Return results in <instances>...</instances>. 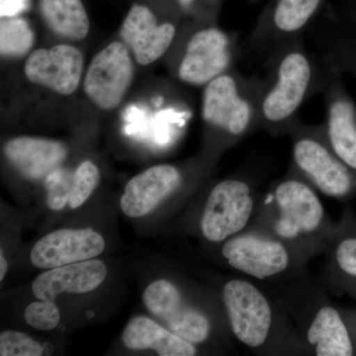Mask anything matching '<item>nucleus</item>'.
I'll return each mask as SVG.
<instances>
[{
    "label": "nucleus",
    "instance_id": "16",
    "mask_svg": "<svg viewBox=\"0 0 356 356\" xmlns=\"http://www.w3.org/2000/svg\"><path fill=\"white\" fill-rule=\"evenodd\" d=\"M182 173L172 165H158L135 175L126 184L121 197V209L131 218L144 217L177 191L182 184Z\"/></svg>",
    "mask_w": 356,
    "mask_h": 356
},
{
    "label": "nucleus",
    "instance_id": "3",
    "mask_svg": "<svg viewBox=\"0 0 356 356\" xmlns=\"http://www.w3.org/2000/svg\"><path fill=\"white\" fill-rule=\"evenodd\" d=\"M175 44V76L180 83L193 88H204L235 69L241 56L238 35L211 22H201L179 32Z\"/></svg>",
    "mask_w": 356,
    "mask_h": 356
},
{
    "label": "nucleus",
    "instance_id": "22",
    "mask_svg": "<svg viewBox=\"0 0 356 356\" xmlns=\"http://www.w3.org/2000/svg\"><path fill=\"white\" fill-rule=\"evenodd\" d=\"M310 33L318 54L356 81V28L339 21Z\"/></svg>",
    "mask_w": 356,
    "mask_h": 356
},
{
    "label": "nucleus",
    "instance_id": "2",
    "mask_svg": "<svg viewBox=\"0 0 356 356\" xmlns=\"http://www.w3.org/2000/svg\"><path fill=\"white\" fill-rule=\"evenodd\" d=\"M266 77L245 76L235 69L204 86L201 117L208 133L231 145L259 129V105Z\"/></svg>",
    "mask_w": 356,
    "mask_h": 356
},
{
    "label": "nucleus",
    "instance_id": "31",
    "mask_svg": "<svg viewBox=\"0 0 356 356\" xmlns=\"http://www.w3.org/2000/svg\"><path fill=\"white\" fill-rule=\"evenodd\" d=\"M353 1L355 2L356 4V0H353ZM341 22L344 23V24L353 26V27L356 28V8L355 10L351 13L350 15L348 16V18H346V19L341 21Z\"/></svg>",
    "mask_w": 356,
    "mask_h": 356
},
{
    "label": "nucleus",
    "instance_id": "17",
    "mask_svg": "<svg viewBox=\"0 0 356 356\" xmlns=\"http://www.w3.org/2000/svg\"><path fill=\"white\" fill-rule=\"evenodd\" d=\"M106 276V264L99 259L74 262L39 274L33 282L32 291L39 300L54 302L62 293L83 294L93 291Z\"/></svg>",
    "mask_w": 356,
    "mask_h": 356
},
{
    "label": "nucleus",
    "instance_id": "29",
    "mask_svg": "<svg viewBox=\"0 0 356 356\" xmlns=\"http://www.w3.org/2000/svg\"><path fill=\"white\" fill-rule=\"evenodd\" d=\"M219 0H177V6L184 13L198 15V6L201 3H216Z\"/></svg>",
    "mask_w": 356,
    "mask_h": 356
},
{
    "label": "nucleus",
    "instance_id": "10",
    "mask_svg": "<svg viewBox=\"0 0 356 356\" xmlns=\"http://www.w3.org/2000/svg\"><path fill=\"white\" fill-rule=\"evenodd\" d=\"M222 301L232 331L241 343L259 348L266 343L273 311L264 294L245 280H231L222 289Z\"/></svg>",
    "mask_w": 356,
    "mask_h": 356
},
{
    "label": "nucleus",
    "instance_id": "24",
    "mask_svg": "<svg viewBox=\"0 0 356 356\" xmlns=\"http://www.w3.org/2000/svg\"><path fill=\"white\" fill-rule=\"evenodd\" d=\"M74 177V170L60 166L44 177L47 205L51 210H63L69 204Z\"/></svg>",
    "mask_w": 356,
    "mask_h": 356
},
{
    "label": "nucleus",
    "instance_id": "8",
    "mask_svg": "<svg viewBox=\"0 0 356 356\" xmlns=\"http://www.w3.org/2000/svg\"><path fill=\"white\" fill-rule=\"evenodd\" d=\"M343 74L330 62L322 91L325 107L323 126L332 152L356 177V103L344 86Z\"/></svg>",
    "mask_w": 356,
    "mask_h": 356
},
{
    "label": "nucleus",
    "instance_id": "5",
    "mask_svg": "<svg viewBox=\"0 0 356 356\" xmlns=\"http://www.w3.org/2000/svg\"><path fill=\"white\" fill-rule=\"evenodd\" d=\"M135 60L122 41L98 51L84 72L83 88L89 102L102 111H113L125 99L135 76Z\"/></svg>",
    "mask_w": 356,
    "mask_h": 356
},
{
    "label": "nucleus",
    "instance_id": "11",
    "mask_svg": "<svg viewBox=\"0 0 356 356\" xmlns=\"http://www.w3.org/2000/svg\"><path fill=\"white\" fill-rule=\"evenodd\" d=\"M179 30L175 21H161L151 8L134 4L122 23V42L136 64L146 67L158 62L177 41Z\"/></svg>",
    "mask_w": 356,
    "mask_h": 356
},
{
    "label": "nucleus",
    "instance_id": "20",
    "mask_svg": "<svg viewBox=\"0 0 356 356\" xmlns=\"http://www.w3.org/2000/svg\"><path fill=\"white\" fill-rule=\"evenodd\" d=\"M307 339L315 346L318 356H350L355 353L348 325L334 307L324 306L318 311L307 332Z\"/></svg>",
    "mask_w": 356,
    "mask_h": 356
},
{
    "label": "nucleus",
    "instance_id": "23",
    "mask_svg": "<svg viewBox=\"0 0 356 356\" xmlns=\"http://www.w3.org/2000/svg\"><path fill=\"white\" fill-rule=\"evenodd\" d=\"M35 33L22 17H4L0 23V53L3 58H18L31 53Z\"/></svg>",
    "mask_w": 356,
    "mask_h": 356
},
{
    "label": "nucleus",
    "instance_id": "19",
    "mask_svg": "<svg viewBox=\"0 0 356 356\" xmlns=\"http://www.w3.org/2000/svg\"><path fill=\"white\" fill-rule=\"evenodd\" d=\"M122 341L130 350H153L161 356L196 355L194 343L145 316L131 318L122 334Z\"/></svg>",
    "mask_w": 356,
    "mask_h": 356
},
{
    "label": "nucleus",
    "instance_id": "9",
    "mask_svg": "<svg viewBox=\"0 0 356 356\" xmlns=\"http://www.w3.org/2000/svg\"><path fill=\"white\" fill-rule=\"evenodd\" d=\"M24 76L30 83L56 95H74L83 83V54L70 43L37 49L26 58Z\"/></svg>",
    "mask_w": 356,
    "mask_h": 356
},
{
    "label": "nucleus",
    "instance_id": "30",
    "mask_svg": "<svg viewBox=\"0 0 356 356\" xmlns=\"http://www.w3.org/2000/svg\"><path fill=\"white\" fill-rule=\"evenodd\" d=\"M7 268H8V264H7L6 259L4 257L3 252H0V280H3L7 273Z\"/></svg>",
    "mask_w": 356,
    "mask_h": 356
},
{
    "label": "nucleus",
    "instance_id": "4",
    "mask_svg": "<svg viewBox=\"0 0 356 356\" xmlns=\"http://www.w3.org/2000/svg\"><path fill=\"white\" fill-rule=\"evenodd\" d=\"M293 161L312 184L334 198H346L356 192V177L332 152L325 139L324 126L293 124Z\"/></svg>",
    "mask_w": 356,
    "mask_h": 356
},
{
    "label": "nucleus",
    "instance_id": "14",
    "mask_svg": "<svg viewBox=\"0 0 356 356\" xmlns=\"http://www.w3.org/2000/svg\"><path fill=\"white\" fill-rule=\"evenodd\" d=\"M229 266L257 280L283 273L290 257L283 243L271 238L243 235L231 238L222 247Z\"/></svg>",
    "mask_w": 356,
    "mask_h": 356
},
{
    "label": "nucleus",
    "instance_id": "18",
    "mask_svg": "<svg viewBox=\"0 0 356 356\" xmlns=\"http://www.w3.org/2000/svg\"><path fill=\"white\" fill-rule=\"evenodd\" d=\"M4 156L26 179L39 180L62 165L67 149L58 140L20 136L6 143Z\"/></svg>",
    "mask_w": 356,
    "mask_h": 356
},
{
    "label": "nucleus",
    "instance_id": "21",
    "mask_svg": "<svg viewBox=\"0 0 356 356\" xmlns=\"http://www.w3.org/2000/svg\"><path fill=\"white\" fill-rule=\"evenodd\" d=\"M44 25L58 38L83 41L90 31V21L83 0H39Z\"/></svg>",
    "mask_w": 356,
    "mask_h": 356
},
{
    "label": "nucleus",
    "instance_id": "13",
    "mask_svg": "<svg viewBox=\"0 0 356 356\" xmlns=\"http://www.w3.org/2000/svg\"><path fill=\"white\" fill-rule=\"evenodd\" d=\"M104 250V238L95 229H60L35 243L30 261L37 268L51 269L95 259Z\"/></svg>",
    "mask_w": 356,
    "mask_h": 356
},
{
    "label": "nucleus",
    "instance_id": "27",
    "mask_svg": "<svg viewBox=\"0 0 356 356\" xmlns=\"http://www.w3.org/2000/svg\"><path fill=\"white\" fill-rule=\"evenodd\" d=\"M44 348L38 341L24 332L11 331L0 334V355L1 356H41Z\"/></svg>",
    "mask_w": 356,
    "mask_h": 356
},
{
    "label": "nucleus",
    "instance_id": "15",
    "mask_svg": "<svg viewBox=\"0 0 356 356\" xmlns=\"http://www.w3.org/2000/svg\"><path fill=\"white\" fill-rule=\"evenodd\" d=\"M274 199L280 211L278 229L283 235L312 234L320 228L325 217L324 207L315 191L303 180L295 177L282 180L274 191Z\"/></svg>",
    "mask_w": 356,
    "mask_h": 356
},
{
    "label": "nucleus",
    "instance_id": "28",
    "mask_svg": "<svg viewBox=\"0 0 356 356\" xmlns=\"http://www.w3.org/2000/svg\"><path fill=\"white\" fill-rule=\"evenodd\" d=\"M26 323L39 331H51L60 322V312L53 301L33 302L25 309Z\"/></svg>",
    "mask_w": 356,
    "mask_h": 356
},
{
    "label": "nucleus",
    "instance_id": "12",
    "mask_svg": "<svg viewBox=\"0 0 356 356\" xmlns=\"http://www.w3.org/2000/svg\"><path fill=\"white\" fill-rule=\"evenodd\" d=\"M143 300L147 310L178 337L194 344L202 343L209 337L208 318L188 305L178 288L170 281H154L145 290Z\"/></svg>",
    "mask_w": 356,
    "mask_h": 356
},
{
    "label": "nucleus",
    "instance_id": "26",
    "mask_svg": "<svg viewBox=\"0 0 356 356\" xmlns=\"http://www.w3.org/2000/svg\"><path fill=\"white\" fill-rule=\"evenodd\" d=\"M334 261L348 286L356 292V232L350 231L337 243Z\"/></svg>",
    "mask_w": 356,
    "mask_h": 356
},
{
    "label": "nucleus",
    "instance_id": "6",
    "mask_svg": "<svg viewBox=\"0 0 356 356\" xmlns=\"http://www.w3.org/2000/svg\"><path fill=\"white\" fill-rule=\"evenodd\" d=\"M254 210L250 185L229 178L211 191L201 218V231L208 241L220 243L243 231Z\"/></svg>",
    "mask_w": 356,
    "mask_h": 356
},
{
    "label": "nucleus",
    "instance_id": "25",
    "mask_svg": "<svg viewBox=\"0 0 356 356\" xmlns=\"http://www.w3.org/2000/svg\"><path fill=\"white\" fill-rule=\"evenodd\" d=\"M100 182L99 168L91 161H84L74 170V185L69 200L72 209L86 202Z\"/></svg>",
    "mask_w": 356,
    "mask_h": 356
},
{
    "label": "nucleus",
    "instance_id": "1",
    "mask_svg": "<svg viewBox=\"0 0 356 356\" xmlns=\"http://www.w3.org/2000/svg\"><path fill=\"white\" fill-rule=\"evenodd\" d=\"M269 74L259 105V129L289 133L302 105L322 93L330 62L307 50L304 38L283 44L268 57Z\"/></svg>",
    "mask_w": 356,
    "mask_h": 356
},
{
    "label": "nucleus",
    "instance_id": "7",
    "mask_svg": "<svg viewBox=\"0 0 356 356\" xmlns=\"http://www.w3.org/2000/svg\"><path fill=\"white\" fill-rule=\"evenodd\" d=\"M321 6L322 0H277L250 33L248 51L268 58L283 44L304 38Z\"/></svg>",
    "mask_w": 356,
    "mask_h": 356
}]
</instances>
